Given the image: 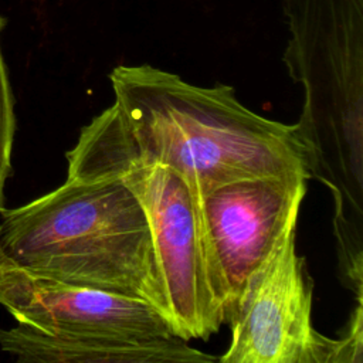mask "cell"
<instances>
[{"label":"cell","mask_w":363,"mask_h":363,"mask_svg":"<svg viewBox=\"0 0 363 363\" xmlns=\"http://www.w3.org/2000/svg\"><path fill=\"white\" fill-rule=\"evenodd\" d=\"M298 216L247 278L227 322L231 343L221 363H360L362 315L329 339L312 323V279L296 252Z\"/></svg>","instance_id":"5"},{"label":"cell","mask_w":363,"mask_h":363,"mask_svg":"<svg viewBox=\"0 0 363 363\" xmlns=\"http://www.w3.org/2000/svg\"><path fill=\"white\" fill-rule=\"evenodd\" d=\"M67 176L119 179L146 216L174 336L208 339L225 323L227 298L207 238L199 197L176 170L138 155L113 104L85 125L67 152Z\"/></svg>","instance_id":"4"},{"label":"cell","mask_w":363,"mask_h":363,"mask_svg":"<svg viewBox=\"0 0 363 363\" xmlns=\"http://www.w3.org/2000/svg\"><path fill=\"white\" fill-rule=\"evenodd\" d=\"M308 177L269 174L221 184L199 197L211 252L221 275L227 318L250 274L289 220L299 216Z\"/></svg>","instance_id":"7"},{"label":"cell","mask_w":363,"mask_h":363,"mask_svg":"<svg viewBox=\"0 0 363 363\" xmlns=\"http://www.w3.org/2000/svg\"><path fill=\"white\" fill-rule=\"evenodd\" d=\"M0 305L18 323L50 335L133 340L174 336L167 319L150 303L33 274L1 248Z\"/></svg>","instance_id":"6"},{"label":"cell","mask_w":363,"mask_h":363,"mask_svg":"<svg viewBox=\"0 0 363 363\" xmlns=\"http://www.w3.org/2000/svg\"><path fill=\"white\" fill-rule=\"evenodd\" d=\"M6 24V17L0 16V34ZM14 105L16 99L0 45V210L4 207L6 182L11 174V152L17 129Z\"/></svg>","instance_id":"9"},{"label":"cell","mask_w":363,"mask_h":363,"mask_svg":"<svg viewBox=\"0 0 363 363\" xmlns=\"http://www.w3.org/2000/svg\"><path fill=\"white\" fill-rule=\"evenodd\" d=\"M109 81L133 150L179 172L196 196L248 177L311 179V153L296 123L250 111L230 85H193L149 64L118 65Z\"/></svg>","instance_id":"1"},{"label":"cell","mask_w":363,"mask_h":363,"mask_svg":"<svg viewBox=\"0 0 363 363\" xmlns=\"http://www.w3.org/2000/svg\"><path fill=\"white\" fill-rule=\"evenodd\" d=\"M0 214V248L17 265L64 284L145 301L169 322L146 216L119 179L67 176L60 187L20 207H3Z\"/></svg>","instance_id":"3"},{"label":"cell","mask_w":363,"mask_h":363,"mask_svg":"<svg viewBox=\"0 0 363 363\" xmlns=\"http://www.w3.org/2000/svg\"><path fill=\"white\" fill-rule=\"evenodd\" d=\"M0 347L21 363L217 362L180 337L150 340L50 335L28 325L0 328Z\"/></svg>","instance_id":"8"},{"label":"cell","mask_w":363,"mask_h":363,"mask_svg":"<svg viewBox=\"0 0 363 363\" xmlns=\"http://www.w3.org/2000/svg\"><path fill=\"white\" fill-rule=\"evenodd\" d=\"M289 40L282 55L303 89L298 130L311 179L333 197L342 282L363 289V0H284Z\"/></svg>","instance_id":"2"}]
</instances>
